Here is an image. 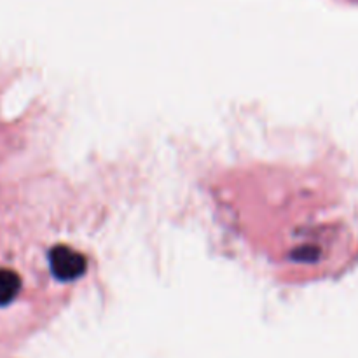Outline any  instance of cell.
Segmentation results:
<instances>
[{
  "mask_svg": "<svg viewBox=\"0 0 358 358\" xmlns=\"http://www.w3.org/2000/svg\"><path fill=\"white\" fill-rule=\"evenodd\" d=\"M21 289L20 276L9 269H0V306H7Z\"/></svg>",
  "mask_w": 358,
  "mask_h": 358,
  "instance_id": "obj_2",
  "label": "cell"
},
{
  "mask_svg": "<svg viewBox=\"0 0 358 358\" xmlns=\"http://www.w3.org/2000/svg\"><path fill=\"white\" fill-rule=\"evenodd\" d=\"M49 261H51V271L62 282H72L86 271V259L70 247L52 248Z\"/></svg>",
  "mask_w": 358,
  "mask_h": 358,
  "instance_id": "obj_1",
  "label": "cell"
}]
</instances>
